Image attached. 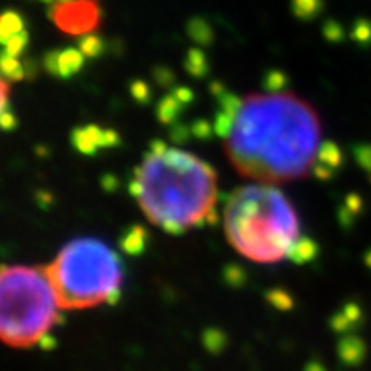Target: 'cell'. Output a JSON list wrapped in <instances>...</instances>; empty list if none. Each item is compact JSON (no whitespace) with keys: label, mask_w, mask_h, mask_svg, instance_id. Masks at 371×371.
Here are the masks:
<instances>
[{"label":"cell","mask_w":371,"mask_h":371,"mask_svg":"<svg viewBox=\"0 0 371 371\" xmlns=\"http://www.w3.org/2000/svg\"><path fill=\"white\" fill-rule=\"evenodd\" d=\"M320 144V121L311 104L292 93H265L243 101L225 154L241 174L271 186L307 177Z\"/></svg>","instance_id":"cell-1"},{"label":"cell","mask_w":371,"mask_h":371,"mask_svg":"<svg viewBox=\"0 0 371 371\" xmlns=\"http://www.w3.org/2000/svg\"><path fill=\"white\" fill-rule=\"evenodd\" d=\"M129 193L154 225L171 235L203 228L218 199L216 171L197 156L150 142V152L129 182Z\"/></svg>","instance_id":"cell-2"},{"label":"cell","mask_w":371,"mask_h":371,"mask_svg":"<svg viewBox=\"0 0 371 371\" xmlns=\"http://www.w3.org/2000/svg\"><path fill=\"white\" fill-rule=\"evenodd\" d=\"M223 228L231 246L258 263H275L288 256L299 235L292 203L275 186H243L231 193L223 210Z\"/></svg>","instance_id":"cell-3"},{"label":"cell","mask_w":371,"mask_h":371,"mask_svg":"<svg viewBox=\"0 0 371 371\" xmlns=\"http://www.w3.org/2000/svg\"><path fill=\"white\" fill-rule=\"evenodd\" d=\"M61 309H88L119 290L123 263L99 239H74L46 268Z\"/></svg>","instance_id":"cell-4"},{"label":"cell","mask_w":371,"mask_h":371,"mask_svg":"<svg viewBox=\"0 0 371 371\" xmlns=\"http://www.w3.org/2000/svg\"><path fill=\"white\" fill-rule=\"evenodd\" d=\"M57 297L46 268L4 265L0 277V337L2 341L27 349L57 322Z\"/></svg>","instance_id":"cell-5"},{"label":"cell","mask_w":371,"mask_h":371,"mask_svg":"<svg viewBox=\"0 0 371 371\" xmlns=\"http://www.w3.org/2000/svg\"><path fill=\"white\" fill-rule=\"evenodd\" d=\"M48 15L63 32L74 37H88L101 25V6L97 0L55 2Z\"/></svg>","instance_id":"cell-6"},{"label":"cell","mask_w":371,"mask_h":371,"mask_svg":"<svg viewBox=\"0 0 371 371\" xmlns=\"http://www.w3.org/2000/svg\"><path fill=\"white\" fill-rule=\"evenodd\" d=\"M70 142L82 156H97L101 150H104V129L95 123L76 127L70 134Z\"/></svg>","instance_id":"cell-7"},{"label":"cell","mask_w":371,"mask_h":371,"mask_svg":"<svg viewBox=\"0 0 371 371\" xmlns=\"http://www.w3.org/2000/svg\"><path fill=\"white\" fill-rule=\"evenodd\" d=\"M365 343L357 334L343 335L337 343V357L345 365H360L365 358Z\"/></svg>","instance_id":"cell-8"},{"label":"cell","mask_w":371,"mask_h":371,"mask_svg":"<svg viewBox=\"0 0 371 371\" xmlns=\"http://www.w3.org/2000/svg\"><path fill=\"white\" fill-rule=\"evenodd\" d=\"M150 235L148 231L144 230L139 223L129 225L121 235H119V246L121 252H126L127 256H142L148 248Z\"/></svg>","instance_id":"cell-9"},{"label":"cell","mask_w":371,"mask_h":371,"mask_svg":"<svg viewBox=\"0 0 371 371\" xmlns=\"http://www.w3.org/2000/svg\"><path fill=\"white\" fill-rule=\"evenodd\" d=\"M320 254V246L317 241H312L311 237H299L292 245V248L288 250V258L290 261H294L296 265H307L319 258Z\"/></svg>","instance_id":"cell-10"},{"label":"cell","mask_w":371,"mask_h":371,"mask_svg":"<svg viewBox=\"0 0 371 371\" xmlns=\"http://www.w3.org/2000/svg\"><path fill=\"white\" fill-rule=\"evenodd\" d=\"M184 104L180 103L177 97L169 93V95H165L156 106V116L159 119V123L161 126H174V123H179L182 121V112H184Z\"/></svg>","instance_id":"cell-11"},{"label":"cell","mask_w":371,"mask_h":371,"mask_svg":"<svg viewBox=\"0 0 371 371\" xmlns=\"http://www.w3.org/2000/svg\"><path fill=\"white\" fill-rule=\"evenodd\" d=\"M83 53L76 48H65L59 53V78L61 80H70L74 78L83 67Z\"/></svg>","instance_id":"cell-12"},{"label":"cell","mask_w":371,"mask_h":371,"mask_svg":"<svg viewBox=\"0 0 371 371\" xmlns=\"http://www.w3.org/2000/svg\"><path fill=\"white\" fill-rule=\"evenodd\" d=\"M186 30H188V37L192 38L197 46H212V42H214V29H212V25L205 17H201V15L192 17L188 21V25H186Z\"/></svg>","instance_id":"cell-13"},{"label":"cell","mask_w":371,"mask_h":371,"mask_svg":"<svg viewBox=\"0 0 371 371\" xmlns=\"http://www.w3.org/2000/svg\"><path fill=\"white\" fill-rule=\"evenodd\" d=\"M184 68L192 78H205L210 72V63H208V57L201 48H192L186 53Z\"/></svg>","instance_id":"cell-14"},{"label":"cell","mask_w":371,"mask_h":371,"mask_svg":"<svg viewBox=\"0 0 371 371\" xmlns=\"http://www.w3.org/2000/svg\"><path fill=\"white\" fill-rule=\"evenodd\" d=\"M290 10L301 21L317 19L324 10V0H290Z\"/></svg>","instance_id":"cell-15"},{"label":"cell","mask_w":371,"mask_h":371,"mask_svg":"<svg viewBox=\"0 0 371 371\" xmlns=\"http://www.w3.org/2000/svg\"><path fill=\"white\" fill-rule=\"evenodd\" d=\"M25 29V19H23V15L19 12H14V10H8L2 15V21H0V40H2V44L8 42L10 38L15 37V34H19Z\"/></svg>","instance_id":"cell-16"},{"label":"cell","mask_w":371,"mask_h":371,"mask_svg":"<svg viewBox=\"0 0 371 371\" xmlns=\"http://www.w3.org/2000/svg\"><path fill=\"white\" fill-rule=\"evenodd\" d=\"M317 163L324 165L330 171H337L343 165V154L341 148L332 141H326L320 144L319 157H317Z\"/></svg>","instance_id":"cell-17"},{"label":"cell","mask_w":371,"mask_h":371,"mask_svg":"<svg viewBox=\"0 0 371 371\" xmlns=\"http://www.w3.org/2000/svg\"><path fill=\"white\" fill-rule=\"evenodd\" d=\"M201 339H203L207 352H210V354H222L223 350L228 349V343H230L228 334L220 328H207Z\"/></svg>","instance_id":"cell-18"},{"label":"cell","mask_w":371,"mask_h":371,"mask_svg":"<svg viewBox=\"0 0 371 371\" xmlns=\"http://www.w3.org/2000/svg\"><path fill=\"white\" fill-rule=\"evenodd\" d=\"M261 86H263V90L271 93V95H279V93H284V90L290 86V78L286 72H282V70H269L268 74L263 76V80H261Z\"/></svg>","instance_id":"cell-19"},{"label":"cell","mask_w":371,"mask_h":371,"mask_svg":"<svg viewBox=\"0 0 371 371\" xmlns=\"http://www.w3.org/2000/svg\"><path fill=\"white\" fill-rule=\"evenodd\" d=\"M78 50L83 53V57L88 59H97L101 57L106 50V44L101 37L97 34H88V37L80 38V44H78Z\"/></svg>","instance_id":"cell-20"},{"label":"cell","mask_w":371,"mask_h":371,"mask_svg":"<svg viewBox=\"0 0 371 371\" xmlns=\"http://www.w3.org/2000/svg\"><path fill=\"white\" fill-rule=\"evenodd\" d=\"M222 279L230 288H243L246 282H248V273L239 263H228L222 271Z\"/></svg>","instance_id":"cell-21"},{"label":"cell","mask_w":371,"mask_h":371,"mask_svg":"<svg viewBox=\"0 0 371 371\" xmlns=\"http://www.w3.org/2000/svg\"><path fill=\"white\" fill-rule=\"evenodd\" d=\"M0 67H2V76H4L6 80H12V82L25 80V67H23V63L19 59H15V57H10L6 53H2Z\"/></svg>","instance_id":"cell-22"},{"label":"cell","mask_w":371,"mask_h":371,"mask_svg":"<svg viewBox=\"0 0 371 371\" xmlns=\"http://www.w3.org/2000/svg\"><path fill=\"white\" fill-rule=\"evenodd\" d=\"M265 299L271 307H275L277 311H290L294 307V297L288 290L284 288H271L265 292Z\"/></svg>","instance_id":"cell-23"},{"label":"cell","mask_w":371,"mask_h":371,"mask_svg":"<svg viewBox=\"0 0 371 371\" xmlns=\"http://www.w3.org/2000/svg\"><path fill=\"white\" fill-rule=\"evenodd\" d=\"M235 116H231L228 112L218 110L214 118V131L216 137H220V139H230L231 133H233V127H235Z\"/></svg>","instance_id":"cell-24"},{"label":"cell","mask_w":371,"mask_h":371,"mask_svg":"<svg viewBox=\"0 0 371 371\" xmlns=\"http://www.w3.org/2000/svg\"><path fill=\"white\" fill-rule=\"evenodd\" d=\"M27 46H29V32L23 30L19 34H15V37L10 38L8 42H4V53L10 55V57L19 59V55L27 50Z\"/></svg>","instance_id":"cell-25"},{"label":"cell","mask_w":371,"mask_h":371,"mask_svg":"<svg viewBox=\"0 0 371 371\" xmlns=\"http://www.w3.org/2000/svg\"><path fill=\"white\" fill-rule=\"evenodd\" d=\"M350 38L360 46H371V21L365 17H360L352 25Z\"/></svg>","instance_id":"cell-26"},{"label":"cell","mask_w":371,"mask_h":371,"mask_svg":"<svg viewBox=\"0 0 371 371\" xmlns=\"http://www.w3.org/2000/svg\"><path fill=\"white\" fill-rule=\"evenodd\" d=\"M322 34L326 38L328 42L332 44H341L343 40L347 38V32H345V27H343L339 21H334V19H328L322 27Z\"/></svg>","instance_id":"cell-27"},{"label":"cell","mask_w":371,"mask_h":371,"mask_svg":"<svg viewBox=\"0 0 371 371\" xmlns=\"http://www.w3.org/2000/svg\"><path fill=\"white\" fill-rule=\"evenodd\" d=\"M131 97L139 104H150L152 103V97H154V91L144 80H134V82H131Z\"/></svg>","instance_id":"cell-28"},{"label":"cell","mask_w":371,"mask_h":371,"mask_svg":"<svg viewBox=\"0 0 371 371\" xmlns=\"http://www.w3.org/2000/svg\"><path fill=\"white\" fill-rule=\"evenodd\" d=\"M341 312L347 317L352 330H358V328L364 324V311H362V307L358 303H354V301H349V303L343 305Z\"/></svg>","instance_id":"cell-29"},{"label":"cell","mask_w":371,"mask_h":371,"mask_svg":"<svg viewBox=\"0 0 371 371\" xmlns=\"http://www.w3.org/2000/svg\"><path fill=\"white\" fill-rule=\"evenodd\" d=\"M192 134L197 141H210L216 134L214 123H210L208 119H195L192 123Z\"/></svg>","instance_id":"cell-30"},{"label":"cell","mask_w":371,"mask_h":371,"mask_svg":"<svg viewBox=\"0 0 371 371\" xmlns=\"http://www.w3.org/2000/svg\"><path fill=\"white\" fill-rule=\"evenodd\" d=\"M354 161L360 165V169H364L371 177V144H357L352 148Z\"/></svg>","instance_id":"cell-31"},{"label":"cell","mask_w":371,"mask_h":371,"mask_svg":"<svg viewBox=\"0 0 371 371\" xmlns=\"http://www.w3.org/2000/svg\"><path fill=\"white\" fill-rule=\"evenodd\" d=\"M192 137V126H188L184 121H179V123H174V126H171V129H169V139H171L174 144H186Z\"/></svg>","instance_id":"cell-32"},{"label":"cell","mask_w":371,"mask_h":371,"mask_svg":"<svg viewBox=\"0 0 371 371\" xmlns=\"http://www.w3.org/2000/svg\"><path fill=\"white\" fill-rule=\"evenodd\" d=\"M152 76H154V80H156V83L161 90H171L172 86H174V80H177L174 72L167 67H156L152 70Z\"/></svg>","instance_id":"cell-33"},{"label":"cell","mask_w":371,"mask_h":371,"mask_svg":"<svg viewBox=\"0 0 371 371\" xmlns=\"http://www.w3.org/2000/svg\"><path fill=\"white\" fill-rule=\"evenodd\" d=\"M59 53L61 50H52L44 55V68L55 78H59Z\"/></svg>","instance_id":"cell-34"},{"label":"cell","mask_w":371,"mask_h":371,"mask_svg":"<svg viewBox=\"0 0 371 371\" xmlns=\"http://www.w3.org/2000/svg\"><path fill=\"white\" fill-rule=\"evenodd\" d=\"M343 207H347L354 216H358L362 210H364V199L358 195V193H349L347 195V199H345V205Z\"/></svg>","instance_id":"cell-35"},{"label":"cell","mask_w":371,"mask_h":371,"mask_svg":"<svg viewBox=\"0 0 371 371\" xmlns=\"http://www.w3.org/2000/svg\"><path fill=\"white\" fill-rule=\"evenodd\" d=\"M0 126L2 129L6 131V133H12L17 129V118H15V114L10 108L6 110H2V116H0Z\"/></svg>","instance_id":"cell-36"},{"label":"cell","mask_w":371,"mask_h":371,"mask_svg":"<svg viewBox=\"0 0 371 371\" xmlns=\"http://www.w3.org/2000/svg\"><path fill=\"white\" fill-rule=\"evenodd\" d=\"M121 146V134L116 129H104V150Z\"/></svg>","instance_id":"cell-37"},{"label":"cell","mask_w":371,"mask_h":371,"mask_svg":"<svg viewBox=\"0 0 371 371\" xmlns=\"http://www.w3.org/2000/svg\"><path fill=\"white\" fill-rule=\"evenodd\" d=\"M171 93L177 97L184 106H188V104H192L193 101H195V93H193V90H190V88H177V90H172Z\"/></svg>","instance_id":"cell-38"},{"label":"cell","mask_w":371,"mask_h":371,"mask_svg":"<svg viewBox=\"0 0 371 371\" xmlns=\"http://www.w3.org/2000/svg\"><path fill=\"white\" fill-rule=\"evenodd\" d=\"M101 186H103L104 192L116 193V192H118V188H119L118 177H114V174H104L103 179H101Z\"/></svg>","instance_id":"cell-39"},{"label":"cell","mask_w":371,"mask_h":371,"mask_svg":"<svg viewBox=\"0 0 371 371\" xmlns=\"http://www.w3.org/2000/svg\"><path fill=\"white\" fill-rule=\"evenodd\" d=\"M339 223H341L345 230L352 228V223H354V214L347 207H341V210H339Z\"/></svg>","instance_id":"cell-40"},{"label":"cell","mask_w":371,"mask_h":371,"mask_svg":"<svg viewBox=\"0 0 371 371\" xmlns=\"http://www.w3.org/2000/svg\"><path fill=\"white\" fill-rule=\"evenodd\" d=\"M312 172H314V177L319 180H330V179H334V171H330L328 167H324V165H314V169H312Z\"/></svg>","instance_id":"cell-41"},{"label":"cell","mask_w":371,"mask_h":371,"mask_svg":"<svg viewBox=\"0 0 371 371\" xmlns=\"http://www.w3.org/2000/svg\"><path fill=\"white\" fill-rule=\"evenodd\" d=\"M23 67H25V78H27V80H34V78H37L38 74L37 61L29 57V59L23 63Z\"/></svg>","instance_id":"cell-42"},{"label":"cell","mask_w":371,"mask_h":371,"mask_svg":"<svg viewBox=\"0 0 371 371\" xmlns=\"http://www.w3.org/2000/svg\"><path fill=\"white\" fill-rule=\"evenodd\" d=\"M38 345H40V349L42 350H55L57 349V339H55L52 334H46Z\"/></svg>","instance_id":"cell-43"},{"label":"cell","mask_w":371,"mask_h":371,"mask_svg":"<svg viewBox=\"0 0 371 371\" xmlns=\"http://www.w3.org/2000/svg\"><path fill=\"white\" fill-rule=\"evenodd\" d=\"M37 201H38V205H40V208H50V205H52V203H53L52 193H48V192H38Z\"/></svg>","instance_id":"cell-44"},{"label":"cell","mask_w":371,"mask_h":371,"mask_svg":"<svg viewBox=\"0 0 371 371\" xmlns=\"http://www.w3.org/2000/svg\"><path fill=\"white\" fill-rule=\"evenodd\" d=\"M225 91H228V88H225V86H223L222 82H212V83H210V93H212V95H214L216 99H220V97H222L223 93H225Z\"/></svg>","instance_id":"cell-45"},{"label":"cell","mask_w":371,"mask_h":371,"mask_svg":"<svg viewBox=\"0 0 371 371\" xmlns=\"http://www.w3.org/2000/svg\"><path fill=\"white\" fill-rule=\"evenodd\" d=\"M303 371H328V370L324 368L322 362H309V364L305 365Z\"/></svg>","instance_id":"cell-46"},{"label":"cell","mask_w":371,"mask_h":371,"mask_svg":"<svg viewBox=\"0 0 371 371\" xmlns=\"http://www.w3.org/2000/svg\"><path fill=\"white\" fill-rule=\"evenodd\" d=\"M119 297H121V288L116 290V292H114V294H112V296L108 297V301H106V303L112 305V307H114V305H118L119 303Z\"/></svg>","instance_id":"cell-47"},{"label":"cell","mask_w":371,"mask_h":371,"mask_svg":"<svg viewBox=\"0 0 371 371\" xmlns=\"http://www.w3.org/2000/svg\"><path fill=\"white\" fill-rule=\"evenodd\" d=\"M218 222V214H216V210H212L210 214L207 216V223H210V225H214V223Z\"/></svg>","instance_id":"cell-48"},{"label":"cell","mask_w":371,"mask_h":371,"mask_svg":"<svg viewBox=\"0 0 371 371\" xmlns=\"http://www.w3.org/2000/svg\"><path fill=\"white\" fill-rule=\"evenodd\" d=\"M364 263H365V265H368V268L371 269V250H368V252H365V256H364Z\"/></svg>","instance_id":"cell-49"},{"label":"cell","mask_w":371,"mask_h":371,"mask_svg":"<svg viewBox=\"0 0 371 371\" xmlns=\"http://www.w3.org/2000/svg\"><path fill=\"white\" fill-rule=\"evenodd\" d=\"M42 2H46V4H52L53 0H42Z\"/></svg>","instance_id":"cell-50"},{"label":"cell","mask_w":371,"mask_h":371,"mask_svg":"<svg viewBox=\"0 0 371 371\" xmlns=\"http://www.w3.org/2000/svg\"><path fill=\"white\" fill-rule=\"evenodd\" d=\"M57 2H72V0H57Z\"/></svg>","instance_id":"cell-51"},{"label":"cell","mask_w":371,"mask_h":371,"mask_svg":"<svg viewBox=\"0 0 371 371\" xmlns=\"http://www.w3.org/2000/svg\"><path fill=\"white\" fill-rule=\"evenodd\" d=\"M370 180H371V177H370Z\"/></svg>","instance_id":"cell-52"}]
</instances>
